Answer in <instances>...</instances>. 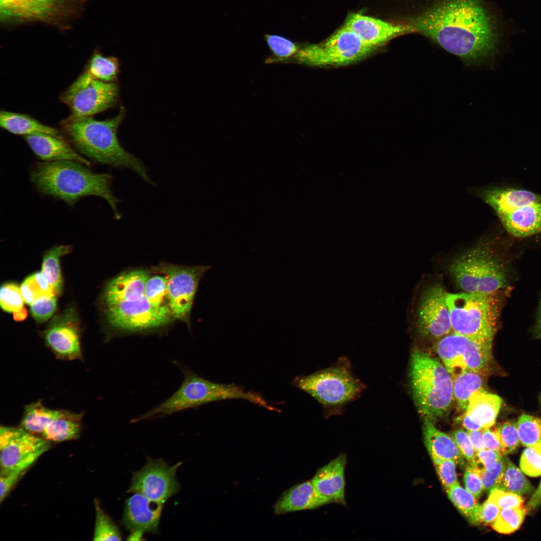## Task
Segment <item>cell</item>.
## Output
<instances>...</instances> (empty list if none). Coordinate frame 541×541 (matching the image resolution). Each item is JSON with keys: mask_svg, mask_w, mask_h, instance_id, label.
<instances>
[{"mask_svg": "<svg viewBox=\"0 0 541 541\" xmlns=\"http://www.w3.org/2000/svg\"><path fill=\"white\" fill-rule=\"evenodd\" d=\"M396 23L410 27L465 64L489 62L497 53L500 21L487 0H405Z\"/></svg>", "mask_w": 541, "mask_h": 541, "instance_id": "6da1fadb", "label": "cell"}, {"mask_svg": "<svg viewBox=\"0 0 541 541\" xmlns=\"http://www.w3.org/2000/svg\"><path fill=\"white\" fill-rule=\"evenodd\" d=\"M126 111L121 107L113 118L97 120L90 117L69 116L60 122L61 131L79 153L96 162L119 168H126L142 179L152 183L143 162L127 151L120 144L117 130Z\"/></svg>", "mask_w": 541, "mask_h": 541, "instance_id": "7a4b0ae2", "label": "cell"}, {"mask_svg": "<svg viewBox=\"0 0 541 541\" xmlns=\"http://www.w3.org/2000/svg\"><path fill=\"white\" fill-rule=\"evenodd\" d=\"M88 167L69 160L37 162L32 168L30 177L41 193L62 200L69 205H74L86 196L101 197L110 205L116 218H119L120 200L112 190V176L94 172Z\"/></svg>", "mask_w": 541, "mask_h": 541, "instance_id": "3957f363", "label": "cell"}, {"mask_svg": "<svg viewBox=\"0 0 541 541\" xmlns=\"http://www.w3.org/2000/svg\"><path fill=\"white\" fill-rule=\"evenodd\" d=\"M182 372L183 381L167 399L142 414L132 422L157 419L199 406L226 399H243L271 411L276 407L259 393L247 391L234 384L215 383L199 376L187 367L177 364Z\"/></svg>", "mask_w": 541, "mask_h": 541, "instance_id": "277c9868", "label": "cell"}, {"mask_svg": "<svg viewBox=\"0 0 541 541\" xmlns=\"http://www.w3.org/2000/svg\"><path fill=\"white\" fill-rule=\"evenodd\" d=\"M412 397L424 419L434 422L443 417L454 399L452 379L444 365L430 354L415 350L409 373Z\"/></svg>", "mask_w": 541, "mask_h": 541, "instance_id": "5b68a950", "label": "cell"}, {"mask_svg": "<svg viewBox=\"0 0 541 541\" xmlns=\"http://www.w3.org/2000/svg\"><path fill=\"white\" fill-rule=\"evenodd\" d=\"M293 385L314 398L322 406L325 417L341 414L345 407L360 397L366 389L356 378L346 357L329 367L297 377Z\"/></svg>", "mask_w": 541, "mask_h": 541, "instance_id": "8992f818", "label": "cell"}, {"mask_svg": "<svg viewBox=\"0 0 541 541\" xmlns=\"http://www.w3.org/2000/svg\"><path fill=\"white\" fill-rule=\"evenodd\" d=\"M449 270L464 292L492 294L507 284L506 267L488 240H481L454 258Z\"/></svg>", "mask_w": 541, "mask_h": 541, "instance_id": "52a82bcc", "label": "cell"}, {"mask_svg": "<svg viewBox=\"0 0 541 541\" xmlns=\"http://www.w3.org/2000/svg\"><path fill=\"white\" fill-rule=\"evenodd\" d=\"M497 293H447L453 332L476 339H493L501 305Z\"/></svg>", "mask_w": 541, "mask_h": 541, "instance_id": "ba28073f", "label": "cell"}, {"mask_svg": "<svg viewBox=\"0 0 541 541\" xmlns=\"http://www.w3.org/2000/svg\"><path fill=\"white\" fill-rule=\"evenodd\" d=\"M376 49L344 25L323 42L300 48L293 61L309 66H341L364 59Z\"/></svg>", "mask_w": 541, "mask_h": 541, "instance_id": "9c48e42d", "label": "cell"}, {"mask_svg": "<svg viewBox=\"0 0 541 541\" xmlns=\"http://www.w3.org/2000/svg\"><path fill=\"white\" fill-rule=\"evenodd\" d=\"M492 341L452 332L437 340L433 349L453 379L463 372L485 373L492 361Z\"/></svg>", "mask_w": 541, "mask_h": 541, "instance_id": "30bf717a", "label": "cell"}, {"mask_svg": "<svg viewBox=\"0 0 541 541\" xmlns=\"http://www.w3.org/2000/svg\"><path fill=\"white\" fill-rule=\"evenodd\" d=\"M119 95L116 82L99 80L85 70L59 98L69 107L70 116L81 117L93 116L115 107Z\"/></svg>", "mask_w": 541, "mask_h": 541, "instance_id": "8fae6325", "label": "cell"}, {"mask_svg": "<svg viewBox=\"0 0 541 541\" xmlns=\"http://www.w3.org/2000/svg\"><path fill=\"white\" fill-rule=\"evenodd\" d=\"M86 0H0L4 22L60 25L75 16Z\"/></svg>", "mask_w": 541, "mask_h": 541, "instance_id": "7c38bea8", "label": "cell"}, {"mask_svg": "<svg viewBox=\"0 0 541 541\" xmlns=\"http://www.w3.org/2000/svg\"><path fill=\"white\" fill-rule=\"evenodd\" d=\"M210 267L204 265L186 266L163 263L155 268L167 279L169 305L174 319L189 324L199 283Z\"/></svg>", "mask_w": 541, "mask_h": 541, "instance_id": "4fadbf2b", "label": "cell"}, {"mask_svg": "<svg viewBox=\"0 0 541 541\" xmlns=\"http://www.w3.org/2000/svg\"><path fill=\"white\" fill-rule=\"evenodd\" d=\"M110 326L124 333H143L168 325L172 316L156 310L144 296L134 300L105 307Z\"/></svg>", "mask_w": 541, "mask_h": 541, "instance_id": "5bb4252c", "label": "cell"}, {"mask_svg": "<svg viewBox=\"0 0 541 541\" xmlns=\"http://www.w3.org/2000/svg\"><path fill=\"white\" fill-rule=\"evenodd\" d=\"M50 447V442L21 427L0 428L1 470L27 469Z\"/></svg>", "mask_w": 541, "mask_h": 541, "instance_id": "9a60e30c", "label": "cell"}, {"mask_svg": "<svg viewBox=\"0 0 541 541\" xmlns=\"http://www.w3.org/2000/svg\"><path fill=\"white\" fill-rule=\"evenodd\" d=\"M182 463L170 466L161 459L148 457L144 466L133 474L127 492L139 493L151 501L164 504L180 488L176 472Z\"/></svg>", "mask_w": 541, "mask_h": 541, "instance_id": "2e32d148", "label": "cell"}, {"mask_svg": "<svg viewBox=\"0 0 541 541\" xmlns=\"http://www.w3.org/2000/svg\"><path fill=\"white\" fill-rule=\"evenodd\" d=\"M446 294L437 284L423 292L416 313L417 330L421 337L438 340L453 332Z\"/></svg>", "mask_w": 541, "mask_h": 541, "instance_id": "e0dca14e", "label": "cell"}, {"mask_svg": "<svg viewBox=\"0 0 541 541\" xmlns=\"http://www.w3.org/2000/svg\"><path fill=\"white\" fill-rule=\"evenodd\" d=\"M42 334L46 345L57 358L83 359L79 324L73 310L55 317Z\"/></svg>", "mask_w": 541, "mask_h": 541, "instance_id": "ac0fdd59", "label": "cell"}, {"mask_svg": "<svg viewBox=\"0 0 541 541\" xmlns=\"http://www.w3.org/2000/svg\"><path fill=\"white\" fill-rule=\"evenodd\" d=\"M344 25L365 43L376 49L395 38L412 33L410 27L404 24L358 13L349 15Z\"/></svg>", "mask_w": 541, "mask_h": 541, "instance_id": "d6986e66", "label": "cell"}, {"mask_svg": "<svg viewBox=\"0 0 541 541\" xmlns=\"http://www.w3.org/2000/svg\"><path fill=\"white\" fill-rule=\"evenodd\" d=\"M163 504L135 493L125 501L121 523L131 531L156 533Z\"/></svg>", "mask_w": 541, "mask_h": 541, "instance_id": "ffe728a7", "label": "cell"}, {"mask_svg": "<svg viewBox=\"0 0 541 541\" xmlns=\"http://www.w3.org/2000/svg\"><path fill=\"white\" fill-rule=\"evenodd\" d=\"M469 191L488 205L497 215L541 202L540 195L522 189L472 186Z\"/></svg>", "mask_w": 541, "mask_h": 541, "instance_id": "44dd1931", "label": "cell"}, {"mask_svg": "<svg viewBox=\"0 0 541 541\" xmlns=\"http://www.w3.org/2000/svg\"><path fill=\"white\" fill-rule=\"evenodd\" d=\"M347 459L342 453L319 468L311 481L318 492L332 503L346 505L345 468Z\"/></svg>", "mask_w": 541, "mask_h": 541, "instance_id": "7402d4cb", "label": "cell"}, {"mask_svg": "<svg viewBox=\"0 0 541 541\" xmlns=\"http://www.w3.org/2000/svg\"><path fill=\"white\" fill-rule=\"evenodd\" d=\"M34 153L46 162L74 161L88 167L91 162L80 154L65 137L39 133L24 136Z\"/></svg>", "mask_w": 541, "mask_h": 541, "instance_id": "603a6c76", "label": "cell"}, {"mask_svg": "<svg viewBox=\"0 0 541 541\" xmlns=\"http://www.w3.org/2000/svg\"><path fill=\"white\" fill-rule=\"evenodd\" d=\"M150 276L148 270L136 269L122 273L112 279L103 293L105 307L143 297Z\"/></svg>", "mask_w": 541, "mask_h": 541, "instance_id": "cb8c5ba5", "label": "cell"}, {"mask_svg": "<svg viewBox=\"0 0 541 541\" xmlns=\"http://www.w3.org/2000/svg\"><path fill=\"white\" fill-rule=\"evenodd\" d=\"M331 502L321 495L311 480L296 484L284 491L274 505L277 515L288 513L315 509Z\"/></svg>", "mask_w": 541, "mask_h": 541, "instance_id": "d4e9b609", "label": "cell"}, {"mask_svg": "<svg viewBox=\"0 0 541 541\" xmlns=\"http://www.w3.org/2000/svg\"><path fill=\"white\" fill-rule=\"evenodd\" d=\"M511 235L524 237L541 232V202L497 215Z\"/></svg>", "mask_w": 541, "mask_h": 541, "instance_id": "484cf974", "label": "cell"}, {"mask_svg": "<svg viewBox=\"0 0 541 541\" xmlns=\"http://www.w3.org/2000/svg\"><path fill=\"white\" fill-rule=\"evenodd\" d=\"M423 434L425 445L432 459H451L456 463L462 460V455L452 438L438 430L433 422L424 419Z\"/></svg>", "mask_w": 541, "mask_h": 541, "instance_id": "4316f807", "label": "cell"}, {"mask_svg": "<svg viewBox=\"0 0 541 541\" xmlns=\"http://www.w3.org/2000/svg\"><path fill=\"white\" fill-rule=\"evenodd\" d=\"M1 127L7 131L23 136L39 133L65 137L61 131L41 123L29 115L1 110Z\"/></svg>", "mask_w": 541, "mask_h": 541, "instance_id": "83f0119b", "label": "cell"}, {"mask_svg": "<svg viewBox=\"0 0 541 541\" xmlns=\"http://www.w3.org/2000/svg\"><path fill=\"white\" fill-rule=\"evenodd\" d=\"M501 403L498 395L479 392L470 398L464 413L483 429L490 428L495 422Z\"/></svg>", "mask_w": 541, "mask_h": 541, "instance_id": "f1b7e54d", "label": "cell"}, {"mask_svg": "<svg viewBox=\"0 0 541 541\" xmlns=\"http://www.w3.org/2000/svg\"><path fill=\"white\" fill-rule=\"evenodd\" d=\"M83 413H76L61 410L59 415L49 424L41 434L48 441L55 442L77 438L81 430Z\"/></svg>", "mask_w": 541, "mask_h": 541, "instance_id": "f546056e", "label": "cell"}, {"mask_svg": "<svg viewBox=\"0 0 541 541\" xmlns=\"http://www.w3.org/2000/svg\"><path fill=\"white\" fill-rule=\"evenodd\" d=\"M61 411V409L46 407L41 400L32 403L25 407L20 427L32 433L41 435Z\"/></svg>", "mask_w": 541, "mask_h": 541, "instance_id": "4dcf8cb0", "label": "cell"}, {"mask_svg": "<svg viewBox=\"0 0 541 541\" xmlns=\"http://www.w3.org/2000/svg\"><path fill=\"white\" fill-rule=\"evenodd\" d=\"M454 398L458 408L465 411L470 398L475 393L485 392L481 374L473 372H463L452 379Z\"/></svg>", "mask_w": 541, "mask_h": 541, "instance_id": "1f68e13d", "label": "cell"}, {"mask_svg": "<svg viewBox=\"0 0 541 541\" xmlns=\"http://www.w3.org/2000/svg\"><path fill=\"white\" fill-rule=\"evenodd\" d=\"M71 250L70 245H59L49 250L44 255L42 274L45 277L56 295H60L63 288V280L60 266V257Z\"/></svg>", "mask_w": 541, "mask_h": 541, "instance_id": "d6a6232c", "label": "cell"}, {"mask_svg": "<svg viewBox=\"0 0 541 541\" xmlns=\"http://www.w3.org/2000/svg\"><path fill=\"white\" fill-rule=\"evenodd\" d=\"M93 78L107 82H116L120 71L118 60L106 57L96 50L88 61L85 69Z\"/></svg>", "mask_w": 541, "mask_h": 541, "instance_id": "836d02e7", "label": "cell"}, {"mask_svg": "<svg viewBox=\"0 0 541 541\" xmlns=\"http://www.w3.org/2000/svg\"><path fill=\"white\" fill-rule=\"evenodd\" d=\"M264 38L271 52V55L265 59V64L290 63L300 49L297 44L282 36L267 34Z\"/></svg>", "mask_w": 541, "mask_h": 541, "instance_id": "e575fe53", "label": "cell"}, {"mask_svg": "<svg viewBox=\"0 0 541 541\" xmlns=\"http://www.w3.org/2000/svg\"><path fill=\"white\" fill-rule=\"evenodd\" d=\"M447 492L453 504L469 521L474 524L480 523V505L472 493L460 486L459 483L449 489Z\"/></svg>", "mask_w": 541, "mask_h": 541, "instance_id": "d590c367", "label": "cell"}, {"mask_svg": "<svg viewBox=\"0 0 541 541\" xmlns=\"http://www.w3.org/2000/svg\"><path fill=\"white\" fill-rule=\"evenodd\" d=\"M144 296L156 310L172 316L168 298L167 280L164 276L149 277L146 283Z\"/></svg>", "mask_w": 541, "mask_h": 541, "instance_id": "8d00e7d4", "label": "cell"}, {"mask_svg": "<svg viewBox=\"0 0 541 541\" xmlns=\"http://www.w3.org/2000/svg\"><path fill=\"white\" fill-rule=\"evenodd\" d=\"M497 488L520 495L528 494L534 487L521 471L507 458L505 468Z\"/></svg>", "mask_w": 541, "mask_h": 541, "instance_id": "74e56055", "label": "cell"}, {"mask_svg": "<svg viewBox=\"0 0 541 541\" xmlns=\"http://www.w3.org/2000/svg\"><path fill=\"white\" fill-rule=\"evenodd\" d=\"M20 290L24 302L29 305L39 298L56 295L41 272L34 273L27 278L22 284Z\"/></svg>", "mask_w": 541, "mask_h": 541, "instance_id": "f35d334b", "label": "cell"}, {"mask_svg": "<svg viewBox=\"0 0 541 541\" xmlns=\"http://www.w3.org/2000/svg\"><path fill=\"white\" fill-rule=\"evenodd\" d=\"M95 508V522L94 540H120L121 533L110 516L102 509L97 499L94 500Z\"/></svg>", "mask_w": 541, "mask_h": 541, "instance_id": "ab89813d", "label": "cell"}, {"mask_svg": "<svg viewBox=\"0 0 541 541\" xmlns=\"http://www.w3.org/2000/svg\"><path fill=\"white\" fill-rule=\"evenodd\" d=\"M526 512L527 508L523 506L501 509L492 527L500 533H512L520 526Z\"/></svg>", "mask_w": 541, "mask_h": 541, "instance_id": "60d3db41", "label": "cell"}, {"mask_svg": "<svg viewBox=\"0 0 541 541\" xmlns=\"http://www.w3.org/2000/svg\"><path fill=\"white\" fill-rule=\"evenodd\" d=\"M517 427L520 442L524 446L541 442V418L522 413L518 418Z\"/></svg>", "mask_w": 541, "mask_h": 541, "instance_id": "b9f144b4", "label": "cell"}, {"mask_svg": "<svg viewBox=\"0 0 541 541\" xmlns=\"http://www.w3.org/2000/svg\"><path fill=\"white\" fill-rule=\"evenodd\" d=\"M520 467L523 472L531 477L541 475V442L527 446L522 452Z\"/></svg>", "mask_w": 541, "mask_h": 541, "instance_id": "7bdbcfd3", "label": "cell"}, {"mask_svg": "<svg viewBox=\"0 0 541 541\" xmlns=\"http://www.w3.org/2000/svg\"><path fill=\"white\" fill-rule=\"evenodd\" d=\"M496 429L504 455L514 452L520 442L517 423L512 420H508L501 423Z\"/></svg>", "mask_w": 541, "mask_h": 541, "instance_id": "ee69618b", "label": "cell"}, {"mask_svg": "<svg viewBox=\"0 0 541 541\" xmlns=\"http://www.w3.org/2000/svg\"><path fill=\"white\" fill-rule=\"evenodd\" d=\"M506 459L507 458L503 456L487 468L474 467L480 477L483 490L491 491L498 487L505 468Z\"/></svg>", "mask_w": 541, "mask_h": 541, "instance_id": "f6af8a7d", "label": "cell"}, {"mask_svg": "<svg viewBox=\"0 0 541 541\" xmlns=\"http://www.w3.org/2000/svg\"><path fill=\"white\" fill-rule=\"evenodd\" d=\"M24 299L20 288L15 284L7 283L0 290V304L6 312H14L23 307Z\"/></svg>", "mask_w": 541, "mask_h": 541, "instance_id": "bcb514c9", "label": "cell"}, {"mask_svg": "<svg viewBox=\"0 0 541 541\" xmlns=\"http://www.w3.org/2000/svg\"><path fill=\"white\" fill-rule=\"evenodd\" d=\"M31 312L33 318L39 323L49 320L56 310V296H44L38 298L31 305Z\"/></svg>", "mask_w": 541, "mask_h": 541, "instance_id": "7dc6e473", "label": "cell"}, {"mask_svg": "<svg viewBox=\"0 0 541 541\" xmlns=\"http://www.w3.org/2000/svg\"><path fill=\"white\" fill-rule=\"evenodd\" d=\"M442 484L446 491L459 483L456 473V462L451 459L433 460Z\"/></svg>", "mask_w": 541, "mask_h": 541, "instance_id": "c3c4849f", "label": "cell"}, {"mask_svg": "<svg viewBox=\"0 0 541 541\" xmlns=\"http://www.w3.org/2000/svg\"><path fill=\"white\" fill-rule=\"evenodd\" d=\"M488 499L500 509L521 507L524 502L520 495L498 488L490 491Z\"/></svg>", "mask_w": 541, "mask_h": 541, "instance_id": "681fc988", "label": "cell"}, {"mask_svg": "<svg viewBox=\"0 0 541 541\" xmlns=\"http://www.w3.org/2000/svg\"><path fill=\"white\" fill-rule=\"evenodd\" d=\"M457 446L462 457L468 461L470 465L475 460V451L469 436L464 430L458 429L454 431L451 436Z\"/></svg>", "mask_w": 541, "mask_h": 541, "instance_id": "f907efd6", "label": "cell"}, {"mask_svg": "<svg viewBox=\"0 0 541 541\" xmlns=\"http://www.w3.org/2000/svg\"><path fill=\"white\" fill-rule=\"evenodd\" d=\"M26 469L16 468L7 470H1L0 501L2 502L18 481L20 475Z\"/></svg>", "mask_w": 541, "mask_h": 541, "instance_id": "816d5d0a", "label": "cell"}, {"mask_svg": "<svg viewBox=\"0 0 541 541\" xmlns=\"http://www.w3.org/2000/svg\"><path fill=\"white\" fill-rule=\"evenodd\" d=\"M463 482L466 490L476 498L480 497L483 490L482 482L478 473L471 465L465 469Z\"/></svg>", "mask_w": 541, "mask_h": 541, "instance_id": "f5cc1de1", "label": "cell"}, {"mask_svg": "<svg viewBox=\"0 0 541 541\" xmlns=\"http://www.w3.org/2000/svg\"><path fill=\"white\" fill-rule=\"evenodd\" d=\"M503 456L504 455L495 451L484 449L476 452L475 462L470 465L477 469L487 468Z\"/></svg>", "mask_w": 541, "mask_h": 541, "instance_id": "db71d44e", "label": "cell"}, {"mask_svg": "<svg viewBox=\"0 0 541 541\" xmlns=\"http://www.w3.org/2000/svg\"><path fill=\"white\" fill-rule=\"evenodd\" d=\"M483 441L485 449L495 451L505 455L496 429L490 428L482 429Z\"/></svg>", "mask_w": 541, "mask_h": 541, "instance_id": "11a10c76", "label": "cell"}, {"mask_svg": "<svg viewBox=\"0 0 541 541\" xmlns=\"http://www.w3.org/2000/svg\"><path fill=\"white\" fill-rule=\"evenodd\" d=\"M500 509L488 499L480 505L479 521L484 523H492L497 517Z\"/></svg>", "mask_w": 541, "mask_h": 541, "instance_id": "9f6ffc18", "label": "cell"}, {"mask_svg": "<svg viewBox=\"0 0 541 541\" xmlns=\"http://www.w3.org/2000/svg\"><path fill=\"white\" fill-rule=\"evenodd\" d=\"M467 433L476 452L485 449L483 444L482 430L467 431Z\"/></svg>", "mask_w": 541, "mask_h": 541, "instance_id": "6f0895ef", "label": "cell"}, {"mask_svg": "<svg viewBox=\"0 0 541 541\" xmlns=\"http://www.w3.org/2000/svg\"><path fill=\"white\" fill-rule=\"evenodd\" d=\"M541 505V480L537 489L533 492L527 504V510L533 511Z\"/></svg>", "mask_w": 541, "mask_h": 541, "instance_id": "680465c9", "label": "cell"}, {"mask_svg": "<svg viewBox=\"0 0 541 541\" xmlns=\"http://www.w3.org/2000/svg\"><path fill=\"white\" fill-rule=\"evenodd\" d=\"M458 421L461 422V425L466 429L467 431H475L483 429L479 424L473 421L465 413L461 415Z\"/></svg>", "mask_w": 541, "mask_h": 541, "instance_id": "91938a15", "label": "cell"}, {"mask_svg": "<svg viewBox=\"0 0 541 541\" xmlns=\"http://www.w3.org/2000/svg\"><path fill=\"white\" fill-rule=\"evenodd\" d=\"M27 316V310L24 306L20 310L13 312V318L16 321H24L26 319Z\"/></svg>", "mask_w": 541, "mask_h": 541, "instance_id": "94428289", "label": "cell"}, {"mask_svg": "<svg viewBox=\"0 0 541 541\" xmlns=\"http://www.w3.org/2000/svg\"><path fill=\"white\" fill-rule=\"evenodd\" d=\"M143 532L140 531H133L127 538V540H142V538Z\"/></svg>", "mask_w": 541, "mask_h": 541, "instance_id": "6125c7cd", "label": "cell"}, {"mask_svg": "<svg viewBox=\"0 0 541 541\" xmlns=\"http://www.w3.org/2000/svg\"><path fill=\"white\" fill-rule=\"evenodd\" d=\"M537 330L539 337L541 338V312L537 323Z\"/></svg>", "mask_w": 541, "mask_h": 541, "instance_id": "be15d7a7", "label": "cell"}, {"mask_svg": "<svg viewBox=\"0 0 541 541\" xmlns=\"http://www.w3.org/2000/svg\"><path fill=\"white\" fill-rule=\"evenodd\" d=\"M540 405H541V395H540Z\"/></svg>", "mask_w": 541, "mask_h": 541, "instance_id": "e7e4bbea", "label": "cell"}]
</instances>
